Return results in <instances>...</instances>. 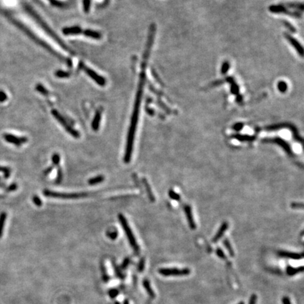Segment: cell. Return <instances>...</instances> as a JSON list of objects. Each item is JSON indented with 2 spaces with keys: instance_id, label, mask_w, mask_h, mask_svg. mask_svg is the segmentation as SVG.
I'll use <instances>...</instances> for the list:
<instances>
[{
  "instance_id": "6da1fadb",
  "label": "cell",
  "mask_w": 304,
  "mask_h": 304,
  "mask_svg": "<svg viewBox=\"0 0 304 304\" xmlns=\"http://www.w3.org/2000/svg\"><path fill=\"white\" fill-rule=\"evenodd\" d=\"M142 94L143 92L141 91L137 92L136 98H135V106L134 109H133L132 118H131L130 125V128H129L128 137H127L126 147H125V152L124 155V161L126 163H128L130 161L131 157H132L133 144H134V140H135V132H136L137 123H138L139 108H140L141 105Z\"/></svg>"
},
{
  "instance_id": "7a4b0ae2",
  "label": "cell",
  "mask_w": 304,
  "mask_h": 304,
  "mask_svg": "<svg viewBox=\"0 0 304 304\" xmlns=\"http://www.w3.org/2000/svg\"><path fill=\"white\" fill-rule=\"evenodd\" d=\"M118 220H119V221H120V225H121V226H122V227H123V230H124V232H125V235H126V236H127V238H128L129 242H130V245L132 246L133 249H134L135 251H138L139 247H138V245H137V244L136 239H135L134 235H133V233L132 232V230H131L130 227L129 226L128 221H127L125 217L122 214H119L118 215Z\"/></svg>"
},
{
  "instance_id": "3957f363",
  "label": "cell",
  "mask_w": 304,
  "mask_h": 304,
  "mask_svg": "<svg viewBox=\"0 0 304 304\" xmlns=\"http://www.w3.org/2000/svg\"><path fill=\"white\" fill-rule=\"evenodd\" d=\"M43 194L48 197H52V198H58L63 199H75L83 198L87 196L86 193H61L57 192H53L50 190H44Z\"/></svg>"
},
{
  "instance_id": "277c9868",
  "label": "cell",
  "mask_w": 304,
  "mask_h": 304,
  "mask_svg": "<svg viewBox=\"0 0 304 304\" xmlns=\"http://www.w3.org/2000/svg\"><path fill=\"white\" fill-rule=\"evenodd\" d=\"M52 113L53 116H54V118H56V120L61 123V125H63V128H65V130H66L67 132L71 135V136L75 137V138H79L80 133L78 132V131H76L75 129L72 128L71 125H70L68 123L66 122V120H65V118H63V117L61 116V115L59 114V113L56 110H53Z\"/></svg>"
},
{
  "instance_id": "5b68a950",
  "label": "cell",
  "mask_w": 304,
  "mask_h": 304,
  "mask_svg": "<svg viewBox=\"0 0 304 304\" xmlns=\"http://www.w3.org/2000/svg\"><path fill=\"white\" fill-rule=\"evenodd\" d=\"M160 274L164 276H184L190 274V270L189 268L179 269L176 268H161L159 270Z\"/></svg>"
},
{
  "instance_id": "8992f818",
  "label": "cell",
  "mask_w": 304,
  "mask_h": 304,
  "mask_svg": "<svg viewBox=\"0 0 304 304\" xmlns=\"http://www.w3.org/2000/svg\"><path fill=\"white\" fill-rule=\"evenodd\" d=\"M80 66H81V68H83L84 71H85V73L87 74L88 76H90V77L94 81H95L99 85L104 86L106 85V80L104 78L102 77V76L98 75L97 73H95V72L93 71V70L89 68L84 65L83 63H80Z\"/></svg>"
},
{
  "instance_id": "52a82bcc",
  "label": "cell",
  "mask_w": 304,
  "mask_h": 304,
  "mask_svg": "<svg viewBox=\"0 0 304 304\" xmlns=\"http://www.w3.org/2000/svg\"><path fill=\"white\" fill-rule=\"evenodd\" d=\"M3 138L5 139V140L7 142L13 144L17 146V147H19V146L22 145L23 144L27 142L28 139L25 137H16L15 135L9 134V133H5V134L3 135Z\"/></svg>"
},
{
  "instance_id": "ba28073f",
  "label": "cell",
  "mask_w": 304,
  "mask_h": 304,
  "mask_svg": "<svg viewBox=\"0 0 304 304\" xmlns=\"http://www.w3.org/2000/svg\"><path fill=\"white\" fill-rule=\"evenodd\" d=\"M269 9H270V11L274 12V13H284L286 14H289V15L291 16H294L298 18H300V16H301V14H300L298 11L294 12L289 11V10H287V8L284 7L282 5L277 6L275 5L271 6V7H270V8H269Z\"/></svg>"
},
{
  "instance_id": "9c48e42d",
  "label": "cell",
  "mask_w": 304,
  "mask_h": 304,
  "mask_svg": "<svg viewBox=\"0 0 304 304\" xmlns=\"http://www.w3.org/2000/svg\"><path fill=\"white\" fill-rule=\"evenodd\" d=\"M284 36L286 37V38L289 40V42L292 44V46L294 47L296 50L297 51V52L301 55V57L303 56V47L301 46V44H299V42L295 40L294 38H293L292 37L289 35H287V33H284Z\"/></svg>"
},
{
  "instance_id": "30bf717a",
  "label": "cell",
  "mask_w": 304,
  "mask_h": 304,
  "mask_svg": "<svg viewBox=\"0 0 304 304\" xmlns=\"http://www.w3.org/2000/svg\"><path fill=\"white\" fill-rule=\"evenodd\" d=\"M278 254L282 257L289 258L293 260H299L303 258V254H296V253H292L289 251H281L278 252Z\"/></svg>"
},
{
  "instance_id": "8fae6325",
  "label": "cell",
  "mask_w": 304,
  "mask_h": 304,
  "mask_svg": "<svg viewBox=\"0 0 304 304\" xmlns=\"http://www.w3.org/2000/svg\"><path fill=\"white\" fill-rule=\"evenodd\" d=\"M63 33L65 35H79L83 33V30L79 26H73V27L64 28L62 30Z\"/></svg>"
},
{
  "instance_id": "7c38bea8",
  "label": "cell",
  "mask_w": 304,
  "mask_h": 304,
  "mask_svg": "<svg viewBox=\"0 0 304 304\" xmlns=\"http://www.w3.org/2000/svg\"><path fill=\"white\" fill-rule=\"evenodd\" d=\"M101 118H102V113H101L100 111H97L92 123V128L93 129V130H98L99 128Z\"/></svg>"
},
{
  "instance_id": "4fadbf2b",
  "label": "cell",
  "mask_w": 304,
  "mask_h": 304,
  "mask_svg": "<svg viewBox=\"0 0 304 304\" xmlns=\"http://www.w3.org/2000/svg\"><path fill=\"white\" fill-rule=\"evenodd\" d=\"M83 33L84 35L86 37H88V38H91L92 39H95V40H99V39L102 38V35L99 32L97 31H94V30H85L83 31Z\"/></svg>"
},
{
  "instance_id": "5bb4252c",
  "label": "cell",
  "mask_w": 304,
  "mask_h": 304,
  "mask_svg": "<svg viewBox=\"0 0 304 304\" xmlns=\"http://www.w3.org/2000/svg\"><path fill=\"white\" fill-rule=\"evenodd\" d=\"M303 271V267L301 266L299 268H293V267L289 266L287 268V273L289 276H292L299 272H302Z\"/></svg>"
},
{
  "instance_id": "9a60e30c",
  "label": "cell",
  "mask_w": 304,
  "mask_h": 304,
  "mask_svg": "<svg viewBox=\"0 0 304 304\" xmlns=\"http://www.w3.org/2000/svg\"><path fill=\"white\" fill-rule=\"evenodd\" d=\"M7 215L5 212H2L0 213V238L2 237L4 227H5V224L7 220Z\"/></svg>"
},
{
  "instance_id": "2e32d148",
  "label": "cell",
  "mask_w": 304,
  "mask_h": 304,
  "mask_svg": "<svg viewBox=\"0 0 304 304\" xmlns=\"http://www.w3.org/2000/svg\"><path fill=\"white\" fill-rule=\"evenodd\" d=\"M104 177L103 175H98L96 177H94L93 178H91L88 180V183L90 185H94V184H97L99 183H101L104 181Z\"/></svg>"
},
{
  "instance_id": "e0dca14e",
  "label": "cell",
  "mask_w": 304,
  "mask_h": 304,
  "mask_svg": "<svg viewBox=\"0 0 304 304\" xmlns=\"http://www.w3.org/2000/svg\"><path fill=\"white\" fill-rule=\"evenodd\" d=\"M277 87H278V90H280V92H282V93H284V92H286V91L287 90L288 86H287V84L285 83V82L280 81L278 83Z\"/></svg>"
},
{
  "instance_id": "ac0fdd59",
  "label": "cell",
  "mask_w": 304,
  "mask_h": 304,
  "mask_svg": "<svg viewBox=\"0 0 304 304\" xmlns=\"http://www.w3.org/2000/svg\"><path fill=\"white\" fill-rule=\"evenodd\" d=\"M144 286L146 290H147L148 293H149L151 296H153V297L154 296V291L152 290V289L151 288V286H150L149 283L147 280H144Z\"/></svg>"
},
{
  "instance_id": "d6986e66",
  "label": "cell",
  "mask_w": 304,
  "mask_h": 304,
  "mask_svg": "<svg viewBox=\"0 0 304 304\" xmlns=\"http://www.w3.org/2000/svg\"><path fill=\"white\" fill-rule=\"evenodd\" d=\"M0 172H4V175L5 178H9L11 174V170L9 168L5 167V166H0Z\"/></svg>"
},
{
  "instance_id": "ffe728a7",
  "label": "cell",
  "mask_w": 304,
  "mask_h": 304,
  "mask_svg": "<svg viewBox=\"0 0 304 304\" xmlns=\"http://www.w3.org/2000/svg\"><path fill=\"white\" fill-rule=\"evenodd\" d=\"M226 228H227V224H225V225H223V227H222V230L220 231H219V233L217 234V235L215 236V239H213V241L216 242L220 238L222 237V235H223V234L224 233V232H225V230H226Z\"/></svg>"
},
{
  "instance_id": "44dd1931",
  "label": "cell",
  "mask_w": 304,
  "mask_h": 304,
  "mask_svg": "<svg viewBox=\"0 0 304 304\" xmlns=\"http://www.w3.org/2000/svg\"><path fill=\"white\" fill-rule=\"evenodd\" d=\"M55 75H56V76H57L58 78H63L69 77L70 73H67V72L59 71L56 72V74H55Z\"/></svg>"
},
{
  "instance_id": "7402d4cb",
  "label": "cell",
  "mask_w": 304,
  "mask_h": 304,
  "mask_svg": "<svg viewBox=\"0 0 304 304\" xmlns=\"http://www.w3.org/2000/svg\"><path fill=\"white\" fill-rule=\"evenodd\" d=\"M52 162L54 165L58 166L59 163H60V156H59L58 154H54V155L52 156Z\"/></svg>"
},
{
  "instance_id": "603a6c76",
  "label": "cell",
  "mask_w": 304,
  "mask_h": 304,
  "mask_svg": "<svg viewBox=\"0 0 304 304\" xmlns=\"http://www.w3.org/2000/svg\"><path fill=\"white\" fill-rule=\"evenodd\" d=\"M90 4H91V0H83L84 10H85V11L87 12V13L90 10Z\"/></svg>"
},
{
  "instance_id": "cb8c5ba5",
  "label": "cell",
  "mask_w": 304,
  "mask_h": 304,
  "mask_svg": "<svg viewBox=\"0 0 304 304\" xmlns=\"http://www.w3.org/2000/svg\"><path fill=\"white\" fill-rule=\"evenodd\" d=\"M224 244H225V246L227 247V249L228 250V251H229L230 256H234V251L233 250V248H232V246H230V244L229 242H228L227 240H225V241L224 242Z\"/></svg>"
},
{
  "instance_id": "d4e9b609",
  "label": "cell",
  "mask_w": 304,
  "mask_h": 304,
  "mask_svg": "<svg viewBox=\"0 0 304 304\" xmlns=\"http://www.w3.org/2000/svg\"><path fill=\"white\" fill-rule=\"evenodd\" d=\"M229 68H230L229 63H228L227 61H226V62H225V63H223V66H222V69H221L222 73H223V75H225V74L227 73V72L228 71V70H229Z\"/></svg>"
},
{
  "instance_id": "484cf974",
  "label": "cell",
  "mask_w": 304,
  "mask_h": 304,
  "mask_svg": "<svg viewBox=\"0 0 304 304\" xmlns=\"http://www.w3.org/2000/svg\"><path fill=\"white\" fill-rule=\"evenodd\" d=\"M32 201H33L34 204L36 205V206H42V201H41V199L39 198V197L38 196H34L33 198H32Z\"/></svg>"
},
{
  "instance_id": "4316f807",
  "label": "cell",
  "mask_w": 304,
  "mask_h": 304,
  "mask_svg": "<svg viewBox=\"0 0 304 304\" xmlns=\"http://www.w3.org/2000/svg\"><path fill=\"white\" fill-rule=\"evenodd\" d=\"M7 99V95L4 91H0V102H5Z\"/></svg>"
},
{
  "instance_id": "83f0119b",
  "label": "cell",
  "mask_w": 304,
  "mask_h": 304,
  "mask_svg": "<svg viewBox=\"0 0 304 304\" xmlns=\"http://www.w3.org/2000/svg\"><path fill=\"white\" fill-rule=\"evenodd\" d=\"M256 301H257V296L256 294H252L250 298L248 304H256Z\"/></svg>"
},
{
  "instance_id": "f1b7e54d",
  "label": "cell",
  "mask_w": 304,
  "mask_h": 304,
  "mask_svg": "<svg viewBox=\"0 0 304 304\" xmlns=\"http://www.w3.org/2000/svg\"><path fill=\"white\" fill-rule=\"evenodd\" d=\"M284 23L285 26H287V28H289V29L290 30L291 32H296V29H295V28L293 27V26H292V25H291L290 23H289V22H287V21H284Z\"/></svg>"
},
{
  "instance_id": "f546056e",
  "label": "cell",
  "mask_w": 304,
  "mask_h": 304,
  "mask_svg": "<svg viewBox=\"0 0 304 304\" xmlns=\"http://www.w3.org/2000/svg\"><path fill=\"white\" fill-rule=\"evenodd\" d=\"M17 188H18L17 184L14 183V184H10V185L9 187H8L7 190L9 191V192H13V191H15Z\"/></svg>"
},
{
  "instance_id": "4dcf8cb0",
  "label": "cell",
  "mask_w": 304,
  "mask_h": 304,
  "mask_svg": "<svg viewBox=\"0 0 304 304\" xmlns=\"http://www.w3.org/2000/svg\"><path fill=\"white\" fill-rule=\"evenodd\" d=\"M36 88H37V90H38L39 92H41V93H43V94H45V93L47 94V92L46 91L47 90L45 89V88H44V87H43L42 85H38V86H37V87H36Z\"/></svg>"
},
{
  "instance_id": "1f68e13d",
  "label": "cell",
  "mask_w": 304,
  "mask_h": 304,
  "mask_svg": "<svg viewBox=\"0 0 304 304\" xmlns=\"http://www.w3.org/2000/svg\"><path fill=\"white\" fill-rule=\"evenodd\" d=\"M217 255L221 258H226L225 254H224L223 251L220 249V248H217Z\"/></svg>"
},
{
  "instance_id": "d6a6232c",
  "label": "cell",
  "mask_w": 304,
  "mask_h": 304,
  "mask_svg": "<svg viewBox=\"0 0 304 304\" xmlns=\"http://www.w3.org/2000/svg\"><path fill=\"white\" fill-rule=\"evenodd\" d=\"M108 237H109L111 238V239H115L117 237L118 233H117V232L114 231V232H111V233H108Z\"/></svg>"
},
{
  "instance_id": "836d02e7",
  "label": "cell",
  "mask_w": 304,
  "mask_h": 304,
  "mask_svg": "<svg viewBox=\"0 0 304 304\" xmlns=\"http://www.w3.org/2000/svg\"><path fill=\"white\" fill-rule=\"evenodd\" d=\"M62 172H61V170H59V172H58V177H57L56 178V182L57 183H59L61 181V180H62Z\"/></svg>"
},
{
  "instance_id": "e575fe53",
  "label": "cell",
  "mask_w": 304,
  "mask_h": 304,
  "mask_svg": "<svg viewBox=\"0 0 304 304\" xmlns=\"http://www.w3.org/2000/svg\"><path fill=\"white\" fill-rule=\"evenodd\" d=\"M282 303H283V304H291L290 299H289V298L287 297V296L283 297Z\"/></svg>"
},
{
  "instance_id": "d590c367",
  "label": "cell",
  "mask_w": 304,
  "mask_h": 304,
  "mask_svg": "<svg viewBox=\"0 0 304 304\" xmlns=\"http://www.w3.org/2000/svg\"><path fill=\"white\" fill-rule=\"evenodd\" d=\"M52 168H48V170H47V171H45L44 173H45V174H48L49 172H50L51 171H52Z\"/></svg>"
},
{
  "instance_id": "8d00e7d4",
  "label": "cell",
  "mask_w": 304,
  "mask_h": 304,
  "mask_svg": "<svg viewBox=\"0 0 304 304\" xmlns=\"http://www.w3.org/2000/svg\"><path fill=\"white\" fill-rule=\"evenodd\" d=\"M238 304H244V302H243V301H241V302H239V303H238Z\"/></svg>"
},
{
  "instance_id": "74e56055",
  "label": "cell",
  "mask_w": 304,
  "mask_h": 304,
  "mask_svg": "<svg viewBox=\"0 0 304 304\" xmlns=\"http://www.w3.org/2000/svg\"><path fill=\"white\" fill-rule=\"evenodd\" d=\"M108 0H105V2H108Z\"/></svg>"
}]
</instances>
